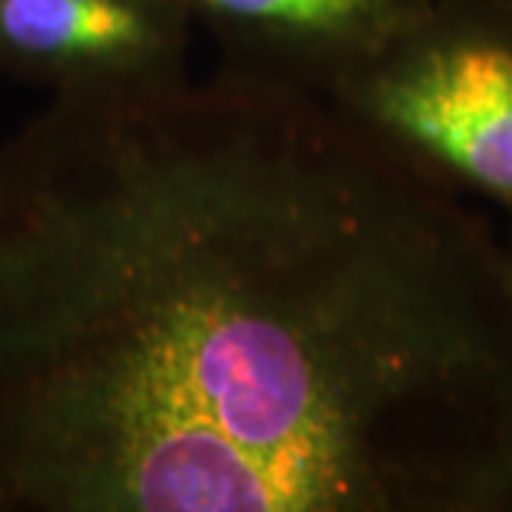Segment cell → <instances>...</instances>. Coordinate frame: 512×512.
Returning <instances> with one entry per match:
<instances>
[{"mask_svg":"<svg viewBox=\"0 0 512 512\" xmlns=\"http://www.w3.org/2000/svg\"><path fill=\"white\" fill-rule=\"evenodd\" d=\"M0 512H512V271L325 94L222 63L0 143Z\"/></svg>","mask_w":512,"mask_h":512,"instance_id":"obj_1","label":"cell"},{"mask_svg":"<svg viewBox=\"0 0 512 512\" xmlns=\"http://www.w3.org/2000/svg\"><path fill=\"white\" fill-rule=\"evenodd\" d=\"M225 63L325 94L419 18L430 0H168Z\"/></svg>","mask_w":512,"mask_h":512,"instance_id":"obj_4","label":"cell"},{"mask_svg":"<svg viewBox=\"0 0 512 512\" xmlns=\"http://www.w3.org/2000/svg\"><path fill=\"white\" fill-rule=\"evenodd\" d=\"M504 248H507V259H510V271H512V228H510V237L504 242Z\"/></svg>","mask_w":512,"mask_h":512,"instance_id":"obj_5","label":"cell"},{"mask_svg":"<svg viewBox=\"0 0 512 512\" xmlns=\"http://www.w3.org/2000/svg\"><path fill=\"white\" fill-rule=\"evenodd\" d=\"M188 40L168 0H0V74L52 94L183 74Z\"/></svg>","mask_w":512,"mask_h":512,"instance_id":"obj_3","label":"cell"},{"mask_svg":"<svg viewBox=\"0 0 512 512\" xmlns=\"http://www.w3.org/2000/svg\"><path fill=\"white\" fill-rule=\"evenodd\" d=\"M328 100L427 177L512 220V0H430Z\"/></svg>","mask_w":512,"mask_h":512,"instance_id":"obj_2","label":"cell"}]
</instances>
